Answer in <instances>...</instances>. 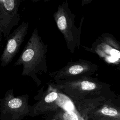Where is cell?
Here are the masks:
<instances>
[{
	"mask_svg": "<svg viewBox=\"0 0 120 120\" xmlns=\"http://www.w3.org/2000/svg\"><path fill=\"white\" fill-rule=\"evenodd\" d=\"M47 44L39 36L38 30L35 28L25 45L22 53L13 66H22L21 75L30 77L39 87L41 81L38 75L47 73L46 54Z\"/></svg>",
	"mask_w": 120,
	"mask_h": 120,
	"instance_id": "6da1fadb",
	"label": "cell"
},
{
	"mask_svg": "<svg viewBox=\"0 0 120 120\" xmlns=\"http://www.w3.org/2000/svg\"><path fill=\"white\" fill-rule=\"evenodd\" d=\"M52 82L55 87L69 97L73 103L105 97V86L91 76Z\"/></svg>",
	"mask_w": 120,
	"mask_h": 120,
	"instance_id": "7a4b0ae2",
	"label": "cell"
},
{
	"mask_svg": "<svg viewBox=\"0 0 120 120\" xmlns=\"http://www.w3.org/2000/svg\"><path fill=\"white\" fill-rule=\"evenodd\" d=\"M53 17L57 28L64 37L68 49L70 52L74 53L76 48H80L83 17L81 19L79 28H77L75 21V15L69 8L67 0L59 5Z\"/></svg>",
	"mask_w": 120,
	"mask_h": 120,
	"instance_id": "3957f363",
	"label": "cell"
},
{
	"mask_svg": "<svg viewBox=\"0 0 120 120\" xmlns=\"http://www.w3.org/2000/svg\"><path fill=\"white\" fill-rule=\"evenodd\" d=\"M28 99L27 94L15 96L12 88L7 90L0 99V120H21L30 115L31 106Z\"/></svg>",
	"mask_w": 120,
	"mask_h": 120,
	"instance_id": "277c9868",
	"label": "cell"
},
{
	"mask_svg": "<svg viewBox=\"0 0 120 120\" xmlns=\"http://www.w3.org/2000/svg\"><path fill=\"white\" fill-rule=\"evenodd\" d=\"M97 65L87 60L79 59L68 62L56 71L49 73L53 81H68L83 77L91 76L97 70Z\"/></svg>",
	"mask_w": 120,
	"mask_h": 120,
	"instance_id": "5b68a950",
	"label": "cell"
},
{
	"mask_svg": "<svg viewBox=\"0 0 120 120\" xmlns=\"http://www.w3.org/2000/svg\"><path fill=\"white\" fill-rule=\"evenodd\" d=\"M60 91L53 82H49L46 90L42 93L39 100L31 106L30 115L36 116L44 114L59 109H65V102Z\"/></svg>",
	"mask_w": 120,
	"mask_h": 120,
	"instance_id": "8992f818",
	"label": "cell"
},
{
	"mask_svg": "<svg viewBox=\"0 0 120 120\" xmlns=\"http://www.w3.org/2000/svg\"><path fill=\"white\" fill-rule=\"evenodd\" d=\"M21 0H0V34L5 40L10 34L12 28L18 25L20 20L19 9Z\"/></svg>",
	"mask_w": 120,
	"mask_h": 120,
	"instance_id": "52a82bcc",
	"label": "cell"
},
{
	"mask_svg": "<svg viewBox=\"0 0 120 120\" xmlns=\"http://www.w3.org/2000/svg\"><path fill=\"white\" fill-rule=\"evenodd\" d=\"M29 25V22L23 21L7 38L0 57L2 67H5L11 63L18 53L27 34Z\"/></svg>",
	"mask_w": 120,
	"mask_h": 120,
	"instance_id": "ba28073f",
	"label": "cell"
},
{
	"mask_svg": "<svg viewBox=\"0 0 120 120\" xmlns=\"http://www.w3.org/2000/svg\"><path fill=\"white\" fill-rule=\"evenodd\" d=\"M87 120H120V107L113 105L107 100L91 111Z\"/></svg>",
	"mask_w": 120,
	"mask_h": 120,
	"instance_id": "9c48e42d",
	"label": "cell"
},
{
	"mask_svg": "<svg viewBox=\"0 0 120 120\" xmlns=\"http://www.w3.org/2000/svg\"><path fill=\"white\" fill-rule=\"evenodd\" d=\"M107 100L105 97H101L74 102V104L77 112L84 119L87 120L88 114L91 111Z\"/></svg>",
	"mask_w": 120,
	"mask_h": 120,
	"instance_id": "30bf717a",
	"label": "cell"
},
{
	"mask_svg": "<svg viewBox=\"0 0 120 120\" xmlns=\"http://www.w3.org/2000/svg\"><path fill=\"white\" fill-rule=\"evenodd\" d=\"M51 120H86L77 112L70 110L60 109L56 113Z\"/></svg>",
	"mask_w": 120,
	"mask_h": 120,
	"instance_id": "8fae6325",
	"label": "cell"
}]
</instances>
